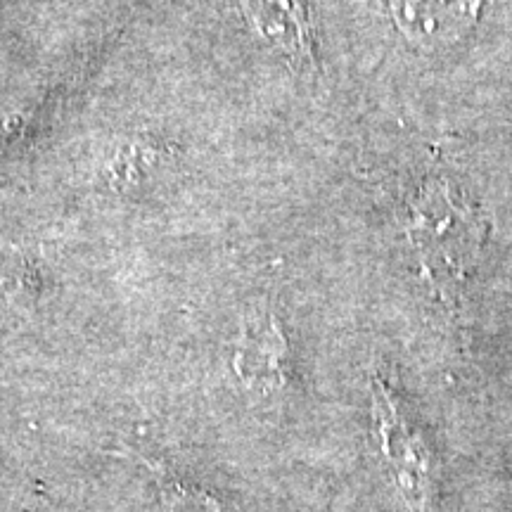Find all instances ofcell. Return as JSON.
<instances>
[{
	"label": "cell",
	"instance_id": "1",
	"mask_svg": "<svg viewBox=\"0 0 512 512\" xmlns=\"http://www.w3.org/2000/svg\"><path fill=\"white\" fill-rule=\"evenodd\" d=\"M408 233L432 273L465 275L475 264L484 242L477 209L458 200L446 185H430L413 204Z\"/></svg>",
	"mask_w": 512,
	"mask_h": 512
},
{
	"label": "cell",
	"instance_id": "2",
	"mask_svg": "<svg viewBox=\"0 0 512 512\" xmlns=\"http://www.w3.org/2000/svg\"><path fill=\"white\" fill-rule=\"evenodd\" d=\"M375 425L382 456L394 484L411 512H437L439 463L422 434L408 422L401 406L382 382H375Z\"/></svg>",
	"mask_w": 512,
	"mask_h": 512
},
{
	"label": "cell",
	"instance_id": "3",
	"mask_svg": "<svg viewBox=\"0 0 512 512\" xmlns=\"http://www.w3.org/2000/svg\"><path fill=\"white\" fill-rule=\"evenodd\" d=\"M233 370L249 394L271 399L283 392L290 382V349L278 318L266 316L242 325Z\"/></svg>",
	"mask_w": 512,
	"mask_h": 512
},
{
	"label": "cell",
	"instance_id": "4",
	"mask_svg": "<svg viewBox=\"0 0 512 512\" xmlns=\"http://www.w3.org/2000/svg\"><path fill=\"white\" fill-rule=\"evenodd\" d=\"M403 34L415 43H444L475 24L479 0H389Z\"/></svg>",
	"mask_w": 512,
	"mask_h": 512
},
{
	"label": "cell",
	"instance_id": "5",
	"mask_svg": "<svg viewBox=\"0 0 512 512\" xmlns=\"http://www.w3.org/2000/svg\"><path fill=\"white\" fill-rule=\"evenodd\" d=\"M249 22L290 60H311V24L306 0H242Z\"/></svg>",
	"mask_w": 512,
	"mask_h": 512
},
{
	"label": "cell",
	"instance_id": "6",
	"mask_svg": "<svg viewBox=\"0 0 512 512\" xmlns=\"http://www.w3.org/2000/svg\"><path fill=\"white\" fill-rule=\"evenodd\" d=\"M41 292V268L34 254L10 247L0 249V302L27 304Z\"/></svg>",
	"mask_w": 512,
	"mask_h": 512
},
{
	"label": "cell",
	"instance_id": "7",
	"mask_svg": "<svg viewBox=\"0 0 512 512\" xmlns=\"http://www.w3.org/2000/svg\"><path fill=\"white\" fill-rule=\"evenodd\" d=\"M140 460H143V465L147 470H152V475H155L159 484V494H162V501L166 505V512H230L223 508L214 496L207 494V491L181 482L169 467L159 465L150 458H140Z\"/></svg>",
	"mask_w": 512,
	"mask_h": 512
}]
</instances>
